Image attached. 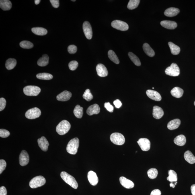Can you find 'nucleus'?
<instances>
[{"mask_svg":"<svg viewBox=\"0 0 195 195\" xmlns=\"http://www.w3.org/2000/svg\"><path fill=\"white\" fill-rule=\"evenodd\" d=\"M60 176L63 180L72 188L77 189L78 187V183L75 178L66 172H62Z\"/></svg>","mask_w":195,"mask_h":195,"instance_id":"nucleus-1","label":"nucleus"},{"mask_svg":"<svg viewBox=\"0 0 195 195\" xmlns=\"http://www.w3.org/2000/svg\"><path fill=\"white\" fill-rule=\"evenodd\" d=\"M79 146V140L77 138H73L68 142L66 148L68 153L75 155L77 153Z\"/></svg>","mask_w":195,"mask_h":195,"instance_id":"nucleus-2","label":"nucleus"},{"mask_svg":"<svg viewBox=\"0 0 195 195\" xmlns=\"http://www.w3.org/2000/svg\"><path fill=\"white\" fill-rule=\"evenodd\" d=\"M70 123L66 120L60 122L56 126V131L60 135H63L67 133L71 128Z\"/></svg>","mask_w":195,"mask_h":195,"instance_id":"nucleus-3","label":"nucleus"},{"mask_svg":"<svg viewBox=\"0 0 195 195\" xmlns=\"http://www.w3.org/2000/svg\"><path fill=\"white\" fill-rule=\"evenodd\" d=\"M46 182V179L44 177L39 176L34 177L30 180L29 183V186L32 189L36 188L43 186Z\"/></svg>","mask_w":195,"mask_h":195,"instance_id":"nucleus-4","label":"nucleus"},{"mask_svg":"<svg viewBox=\"0 0 195 195\" xmlns=\"http://www.w3.org/2000/svg\"><path fill=\"white\" fill-rule=\"evenodd\" d=\"M41 91L40 88L36 86H27L23 89L25 94L29 96H37L40 93Z\"/></svg>","mask_w":195,"mask_h":195,"instance_id":"nucleus-5","label":"nucleus"},{"mask_svg":"<svg viewBox=\"0 0 195 195\" xmlns=\"http://www.w3.org/2000/svg\"><path fill=\"white\" fill-rule=\"evenodd\" d=\"M110 138L111 141L116 145H122L125 142L124 136L119 133H114L111 134Z\"/></svg>","mask_w":195,"mask_h":195,"instance_id":"nucleus-6","label":"nucleus"},{"mask_svg":"<svg viewBox=\"0 0 195 195\" xmlns=\"http://www.w3.org/2000/svg\"><path fill=\"white\" fill-rule=\"evenodd\" d=\"M165 73L167 75L171 76H177L180 75V70L176 64L173 63L170 67H167L165 70Z\"/></svg>","mask_w":195,"mask_h":195,"instance_id":"nucleus-7","label":"nucleus"},{"mask_svg":"<svg viewBox=\"0 0 195 195\" xmlns=\"http://www.w3.org/2000/svg\"><path fill=\"white\" fill-rule=\"evenodd\" d=\"M41 112L40 109L37 107L29 109L25 113V116L29 119H34L39 118Z\"/></svg>","mask_w":195,"mask_h":195,"instance_id":"nucleus-8","label":"nucleus"},{"mask_svg":"<svg viewBox=\"0 0 195 195\" xmlns=\"http://www.w3.org/2000/svg\"><path fill=\"white\" fill-rule=\"evenodd\" d=\"M112 26L115 29L122 31L127 30L129 29L128 25L126 23L119 20L113 21Z\"/></svg>","mask_w":195,"mask_h":195,"instance_id":"nucleus-9","label":"nucleus"},{"mask_svg":"<svg viewBox=\"0 0 195 195\" xmlns=\"http://www.w3.org/2000/svg\"><path fill=\"white\" fill-rule=\"evenodd\" d=\"M83 29L85 36L88 40L92 38L93 32L91 25L88 21H86L83 23Z\"/></svg>","mask_w":195,"mask_h":195,"instance_id":"nucleus-10","label":"nucleus"},{"mask_svg":"<svg viewBox=\"0 0 195 195\" xmlns=\"http://www.w3.org/2000/svg\"><path fill=\"white\" fill-rule=\"evenodd\" d=\"M137 143L142 151H148L151 149V142L147 138H140Z\"/></svg>","mask_w":195,"mask_h":195,"instance_id":"nucleus-11","label":"nucleus"},{"mask_svg":"<svg viewBox=\"0 0 195 195\" xmlns=\"http://www.w3.org/2000/svg\"><path fill=\"white\" fill-rule=\"evenodd\" d=\"M29 161V154L25 151H23L19 156L20 164L22 166L28 165Z\"/></svg>","mask_w":195,"mask_h":195,"instance_id":"nucleus-12","label":"nucleus"},{"mask_svg":"<svg viewBox=\"0 0 195 195\" xmlns=\"http://www.w3.org/2000/svg\"><path fill=\"white\" fill-rule=\"evenodd\" d=\"M98 75L101 77H105L108 75V71L105 66L102 64H98L96 67Z\"/></svg>","mask_w":195,"mask_h":195,"instance_id":"nucleus-13","label":"nucleus"},{"mask_svg":"<svg viewBox=\"0 0 195 195\" xmlns=\"http://www.w3.org/2000/svg\"><path fill=\"white\" fill-rule=\"evenodd\" d=\"M146 94L152 100L159 101L161 99V97L160 94L157 91L151 90H148L146 92Z\"/></svg>","mask_w":195,"mask_h":195,"instance_id":"nucleus-14","label":"nucleus"},{"mask_svg":"<svg viewBox=\"0 0 195 195\" xmlns=\"http://www.w3.org/2000/svg\"><path fill=\"white\" fill-rule=\"evenodd\" d=\"M87 178L90 183L93 186H95L98 183V177L96 173L93 171H90L88 173Z\"/></svg>","mask_w":195,"mask_h":195,"instance_id":"nucleus-15","label":"nucleus"},{"mask_svg":"<svg viewBox=\"0 0 195 195\" xmlns=\"http://www.w3.org/2000/svg\"><path fill=\"white\" fill-rule=\"evenodd\" d=\"M38 143L39 147L44 151H48V146L49 145L48 142L44 136H42L38 140Z\"/></svg>","mask_w":195,"mask_h":195,"instance_id":"nucleus-16","label":"nucleus"},{"mask_svg":"<svg viewBox=\"0 0 195 195\" xmlns=\"http://www.w3.org/2000/svg\"><path fill=\"white\" fill-rule=\"evenodd\" d=\"M119 180L120 184L124 188L126 189H131L134 187V183L131 180L127 179L125 177H121Z\"/></svg>","mask_w":195,"mask_h":195,"instance_id":"nucleus-17","label":"nucleus"},{"mask_svg":"<svg viewBox=\"0 0 195 195\" xmlns=\"http://www.w3.org/2000/svg\"><path fill=\"white\" fill-rule=\"evenodd\" d=\"M72 97V93L67 90L64 91L58 94L56 99L58 101H67L69 100Z\"/></svg>","mask_w":195,"mask_h":195,"instance_id":"nucleus-18","label":"nucleus"},{"mask_svg":"<svg viewBox=\"0 0 195 195\" xmlns=\"http://www.w3.org/2000/svg\"><path fill=\"white\" fill-rule=\"evenodd\" d=\"M100 108L99 105L97 104L91 105L88 108L87 112L89 115L91 116L93 115L98 114L100 112Z\"/></svg>","mask_w":195,"mask_h":195,"instance_id":"nucleus-19","label":"nucleus"},{"mask_svg":"<svg viewBox=\"0 0 195 195\" xmlns=\"http://www.w3.org/2000/svg\"><path fill=\"white\" fill-rule=\"evenodd\" d=\"M164 114L163 110L161 107L156 106L153 107V115L154 118L159 119L163 117Z\"/></svg>","mask_w":195,"mask_h":195,"instance_id":"nucleus-20","label":"nucleus"},{"mask_svg":"<svg viewBox=\"0 0 195 195\" xmlns=\"http://www.w3.org/2000/svg\"><path fill=\"white\" fill-rule=\"evenodd\" d=\"M161 24L164 28L168 29H174L176 28L177 26L176 22L169 20L161 21Z\"/></svg>","mask_w":195,"mask_h":195,"instance_id":"nucleus-21","label":"nucleus"},{"mask_svg":"<svg viewBox=\"0 0 195 195\" xmlns=\"http://www.w3.org/2000/svg\"><path fill=\"white\" fill-rule=\"evenodd\" d=\"M180 12L179 9L174 7H170L167 9L165 11L164 14L167 17H172L178 15Z\"/></svg>","mask_w":195,"mask_h":195,"instance_id":"nucleus-22","label":"nucleus"},{"mask_svg":"<svg viewBox=\"0 0 195 195\" xmlns=\"http://www.w3.org/2000/svg\"><path fill=\"white\" fill-rule=\"evenodd\" d=\"M181 121L180 119H175L171 120L168 122L167 125V128L169 130H175L179 127Z\"/></svg>","mask_w":195,"mask_h":195,"instance_id":"nucleus-23","label":"nucleus"},{"mask_svg":"<svg viewBox=\"0 0 195 195\" xmlns=\"http://www.w3.org/2000/svg\"><path fill=\"white\" fill-rule=\"evenodd\" d=\"M171 93L172 96L176 98H180L182 97L184 93V90L181 88L178 87H175L172 90Z\"/></svg>","mask_w":195,"mask_h":195,"instance_id":"nucleus-24","label":"nucleus"},{"mask_svg":"<svg viewBox=\"0 0 195 195\" xmlns=\"http://www.w3.org/2000/svg\"><path fill=\"white\" fill-rule=\"evenodd\" d=\"M184 158L185 161L191 164L195 163V157L190 151H187L185 152Z\"/></svg>","mask_w":195,"mask_h":195,"instance_id":"nucleus-25","label":"nucleus"},{"mask_svg":"<svg viewBox=\"0 0 195 195\" xmlns=\"http://www.w3.org/2000/svg\"><path fill=\"white\" fill-rule=\"evenodd\" d=\"M12 4L9 0H1L0 1V7L4 11H8L11 9Z\"/></svg>","mask_w":195,"mask_h":195,"instance_id":"nucleus-26","label":"nucleus"},{"mask_svg":"<svg viewBox=\"0 0 195 195\" xmlns=\"http://www.w3.org/2000/svg\"><path fill=\"white\" fill-rule=\"evenodd\" d=\"M174 143L179 146H183L186 143V138L184 135H180L176 136L174 140Z\"/></svg>","mask_w":195,"mask_h":195,"instance_id":"nucleus-27","label":"nucleus"},{"mask_svg":"<svg viewBox=\"0 0 195 195\" xmlns=\"http://www.w3.org/2000/svg\"><path fill=\"white\" fill-rule=\"evenodd\" d=\"M34 34L38 36H44L47 34L48 30L46 29L41 27H35L32 29Z\"/></svg>","mask_w":195,"mask_h":195,"instance_id":"nucleus-28","label":"nucleus"},{"mask_svg":"<svg viewBox=\"0 0 195 195\" xmlns=\"http://www.w3.org/2000/svg\"><path fill=\"white\" fill-rule=\"evenodd\" d=\"M143 48L146 54L150 57H153L155 55V52L148 44H143Z\"/></svg>","mask_w":195,"mask_h":195,"instance_id":"nucleus-29","label":"nucleus"},{"mask_svg":"<svg viewBox=\"0 0 195 195\" xmlns=\"http://www.w3.org/2000/svg\"><path fill=\"white\" fill-rule=\"evenodd\" d=\"M49 57L47 55L44 54L41 58H39L37 62V64L41 67H44L48 65L49 62Z\"/></svg>","mask_w":195,"mask_h":195,"instance_id":"nucleus-30","label":"nucleus"},{"mask_svg":"<svg viewBox=\"0 0 195 195\" xmlns=\"http://www.w3.org/2000/svg\"><path fill=\"white\" fill-rule=\"evenodd\" d=\"M168 44L172 54L174 55H177L180 53V48L179 47L171 42H169Z\"/></svg>","mask_w":195,"mask_h":195,"instance_id":"nucleus-31","label":"nucleus"},{"mask_svg":"<svg viewBox=\"0 0 195 195\" xmlns=\"http://www.w3.org/2000/svg\"><path fill=\"white\" fill-rule=\"evenodd\" d=\"M17 61L15 58H9L7 60L5 63V67L8 70H11L16 66Z\"/></svg>","mask_w":195,"mask_h":195,"instance_id":"nucleus-32","label":"nucleus"},{"mask_svg":"<svg viewBox=\"0 0 195 195\" xmlns=\"http://www.w3.org/2000/svg\"><path fill=\"white\" fill-rule=\"evenodd\" d=\"M74 115L77 118L80 119L82 118L83 115V108L79 105H77L75 107L73 111Z\"/></svg>","mask_w":195,"mask_h":195,"instance_id":"nucleus-33","label":"nucleus"},{"mask_svg":"<svg viewBox=\"0 0 195 195\" xmlns=\"http://www.w3.org/2000/svg\"><path fill=\"white\" fill-rule=\"evenodd\" d=\"M169 176L167 177V180L171 183L176 182L177 180V174L174 171L169 170L168 172Z\"/></svg>","mask_w":195,"mask_h":195,"instance_id":"nucleus-34","label":"nucleus"},{"mask_svg":"<svg viewBox=\"0 0 195 195\" xmlns=\"http://www.w3.org/2000/svg\"><path fill=\"white\" fill-rule=\"evenodd\" d=\"M128 56L130 60L135 65L137 66H141V62H140L139 58L135 54L133 53L132 52H129Z\"/></svg>","mask_w":195,"mask_h":195,"instance_id":"nucleus-35","label":"nucleus"},{"mask_svg":"<svg viewBox=\"0 0 195 195\" xmlns=\"http://www.w3.org/2000/svg\"><path fill=\"white\" fill-rule=\"evenodd\" d=\"M108 58L114 63L116 64H119L120 63L118 56L115 52L112 50H109L108 52Z\"/></svg>","mask_w":195,"mask_h":195,"instance_id":"nucleus-36","label":"nucleus"},{"mask_svg":"<svg viewBox=\"0 0 195 195\" xmlns=\"http://www.w3.org/2000/svg\"><path fill=\"white\" fill-rule=\"evenodd\" d=\"M36 77L38 79L42 80H50L53 78V76L48 73H40L37 75Z\"/></svg>","mask_w":195,"mask_h":195,"instance_id":"nucleus-37","label":"nucleus"},{"mask_svg":"<svg viewBox=\"0 0 195 195\" xmlns=\"http://www.w3.org/2000/svg\"><path fill=\"white\" fill-rule=\"evenodd\" d=\"M140 2V0H130L128 3V9L130 10L136 9L139 5Z\"/></svg>","mask_w":195,"mask_h":195,"instance_id":"nucleus-38","label":"nucleus"},{"mask_svg":"<svg viewBox=\"0 0 195 195\" xmlns=\"http://www.w3.org/2000/svg\"><path fill=\"white\" fill-rule=\"evenodd\" d=\"M148 176L151 179H155L157 177L158 171L157 169L152 168L149 169L147 171Z\"/></svg>","mask_w":195,"mask_h":195,"instance_id":"nucleus-39","label":"nucleus"},{"mask_svg":"<svg viewBox=\"0 0 195 195\" xmlns=\"http://www.w3.org/2000/svg\"><path fill=\"white\" fill-rule=\"evenodd\" d=\"M21 48L25 49H30L34 47V45L32 42L29 41H24L20 44Z\"/></svg>","mask_w":195,"mask_h":195,"instance_id":"nucleus-40","label":"nucleus"},{"mask_svg":"<svg viewBox=\"0 0 195 195\" xmlns=\"http://www.w3.org/2000/svg\"><path fill=\"white\" fill-rule=\"evenodd\" d=\"M83 98L87 101H90L93 99V96L89 89H87L84 93Z\"/></svg>","mask_w":195,"mask_h":195,"instance_id":"nucleus-41","label":"nucleus"},{"mask_svg":"<svg viewBox=\"0 0 195 195\" xmlns=\"http://www.w3.org/2000/svg\"><path fill=\"white\" fill-rule=\"evenodd\" d=\"M79 64L77 61L73 60L71 61L69 64V69L71 71H75L78 67Z\"/></svg>","mask_w":195,"mask_h":195,"instance_id":"nucleus-42","label":"nucleus"},{"mask_svg":"<svg viewBox=\"0 0 195 195\" xmlns=\"http://www.w3.org/2000/svg\"><path fill=\"white\" fill-rule=\"evenodd\" d=\"M10 135V132L5 129H0V136L2 138H5Z\"/></svg>","mask_w":195,"mask_h":195,"instance_id":"nucleus-43","label":"nucleus"},{"mask_svg":"<svg viewBox=\"0 0 195 195\" xmlns=\"http://www.w3.org/2000/svg\"><path fill=\"white\" fill-rule=\"evenodd\" d=\"M68 51L70 54H75L77 51V46L75 45H70L68 47Z\"/></svg>","mask_w":195,"mask_h":195,"instance_id":"nucleus-44","label":"nucleus"},{"mask_svg":"<svg viewBox=\"0 0 195 195\" xmlns=\"http://www.w3.org/2000/svg\"><path fill=\"white\" fill-rule=\"evenodd\" d=\"M7 164L5 161L3 159L0 160V174H2L3 172L5 170Z\"/></svg>","mask_w":195,"mask_h":195,"instance_id":"nucleus-45","label":"nucleus"},{"mask_svg":"<svg viewBox=\"0 0 195 195\" xmlns=\"http://www.w3.org/2000/svg\"><path fill=\"white\" fill-rule=\"evenodd\" d=\"M6 104V101L5 99L3 98L0 99V111L1 112L4 109Z\"/></svg>","mask_w":195,"mask_h":195,"instance_id":"nucleus-46","label":"nucleus"},{"mask_svg":"<svg viewBox=\"0 0 195 195\" xmlns=\"http://www.w3.org/2000/svg\"><path fill=\"white\" fill-rule=\"evenodd\" d=\"M104 107L109 112H112L114 111V107L112 105H111L109 102L105 103L104 104Z\"/></svg>","mask_w":195,"mask_h":195,"instance_id":"nucleus-47","label":"nucleus"},{"mask_svg":"<svg viewBox=\"0 0 195 195\" xmlns=\"http://www.w3.org/2000/svg\"><path fill=\"white\" fill-rule=\"evenodd\" d=\"M50 2L55 8H58L59 6V1L58 0H50Z\"/></svg>","mask_w":195,"mask_h":195,"instance_id":"nucleus-48","label":"nucleus"},{"mask_svg":"<svg viewBox=\"0 0 195 195\" xmlns=\"http://www.w3.org/2000/svg\"><path fill=\"white\" fill-rule=\"evenodd\" d=\"M114 104L116 108H120L122 106V102L119 99H117V100L115 101L114 102Z\"/></svg>","mask_w":195,"mask_h":195,"instance_id":"nucleus-49","label":"nucleus"},{"mask_svg":"<svg viewBox=\"0 0 195 195\" xmlns=\"http://www.w3.org/2000/svg\"><path fill=\"white\" fill-rule=\"evenodd\" d=\"M7 191L5 186H2L0 188V195H7Z\"/></svg>","mask_w":195,"mask_h":195,"instance_id":"nucleus-50","label":"nucleus"},{"mask_svg":"<svg viewBox=\"0 0 195 195\" xmlns=\"http://www.w3.org/2000/svg\"><path fill=\"white\" fill-rule=\"evenodd\" d=\"M161 192L160 190L158 189L154 190L152 191L151 195H161Z\"/></svg>","mask_w":195,"mask_h":195,"instance_id":"nucleus-51","label":"nucleus"},{"mask_svg":"<svg viewBox=\"0 0 195 195\" xmlns=\"http://www.w3.org/2000/svg\"><path fill=\"white\" fill-rule=\"evenodd\" d=\"M191 192L193 195H195V184L192 185L191 186Z\"/></svg>","mask_w":195,"mask_h":195,"instance_id":"nucleus-52","label":"nucleus"},{"mask_svg":"<svg viewBox=\"0 0 195 195\" xmlns=\"http://www.w3.org/2000/svg\"><path fill=\"white\" fill-rule=\"evenodd\" d=\"M34 1H35V4L36 5H38L39 4V3H40L41 1L40 0H35Z\"/></svg>","mask_w":195,"mask_h":195,"instance_id":"nucleus-53","label":"nucleus"},{"mask_svg":"<svg viewBox=\"0 0 195 195\" xmlns=\"http://www.w3.org/2000/svg\"><path fill=\"white\" fill-rule=\"evenodd\" d=\"M175 184H173V183H171L170 184V186L172 187V188H175Z\"/></svg>","mask_w":195,"mask_h":195,"instance_id":"nucleus-54","label":"nucleus"},{"mask_svg":"<svg viewBox=\"0 0 195 195\" xmlns=\"http://www.w3.org/2000/svg\"><path fill=\"white\" fill-rule=\"evenodd\" d=\"M177 181H176V182H175V185H176V184H177Z\"/></svg>","mask_w":195,"mask_h":195,"instance_id":"nucleus-55","label":"nucleus"},{"mask_svg":"<svg viewBox=\"0 0 195 195\" xmlns=\"http://www.w3.org/2000/svg\"><path fill=\"white\" fill-rule=\"evenodd\" d=\"M73 1V2H75L76 1L75 0V1H73V0H72V1Z\"/></svg>","mask_w":195,"mask_h":195,"instance_id":"nucleus-56","label":"nucleus"},{"mask_svg":"<svg viewBox=\"0 0 195 195\" xmlns=\"http://www.w3.org/2000/svg\"><path fill=\"white\" fill-rule=\"evenodd\" d=\"M194 106H195V102H194Z\"/></svg>","mask_w":195,"mask_h":195,"instance_id":"nucleus-57","label":"nucleus"},{"mask_svg":"<svg viewBox=\"0 0 195 195\" xmlns=\"http://www.w3.org/2000/svg\"><path fill=\"white\" fill-rule=\"evenodd\" d=\"M152 88H153V89H154V87H153Z\"/></svg>","mask_w":195,"mask_h":195,"instance_id":"nucleus-58","label":"nucleus"}]
</instances>
